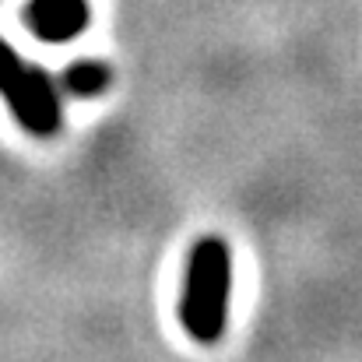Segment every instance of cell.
I'll return each mask as SVG.
<instances>
[{
	"label": "cell",
	"mask_w": 362,
	"mask_h": 362,
	"mask_svg": "<svg viewBox=\"0 0 362 362\" xmlns=\"http://www.w3.org/2000/svg\"><path fill=\"white\" fill-rule=\"evenodd\" d=\"M229 299H233V253L215 236L201 240L190 250L187 285L180 299V320L187 334L201 345H215L229 324Z\"/></svg>",
	"instance_id": "cell-1"
},
{
	"label": "cell",
	"mask_w": 362,
	"mask_h": 362,
	"mask_svg": "<svg viewBox=\"0 0 362 362\" xmlns=\"http://www.w3.org/2000/svg\"><path fill=\"white\" fill-rule=\"evenodd\" d=\"M113 81V71L103 64V60H78L64 71V88L78 99H95L110 88Z\"/></svg>",
	"instance_id": "cell-4"
},
{
	"label": "cell",
	"mask_w": 362,
	"mask_h": 362,
	"mask_svg": "<svg viewBox=\"0 0 362 362\" xmlns=\"http://www.w3.org/2000/svg\"><path fill=\"white\" fill-rule=\"evenodd\" d=\"M0 95L7 99L14 120L35 137H53L60 130V95L46 71L25 67V60L0 39Z\"/></svg>",
	"instance_id": "cell-2"
},
{
	"label": "cell",
	"mask_w": 362,
	"mask_h": 362,
	"mask_svg": "<svg viewBox=\"0 0 362 362\" xmlns=\"http://www.w3.org/2000/svg\"><path fill=\"white\" fill-rule=\"evenodd\" d=\"M25 21L42 42H71L88 28L92 4L88 0H28Z\"/></svg>",
	"instance_id": "cell-3"
}]
</instances>
